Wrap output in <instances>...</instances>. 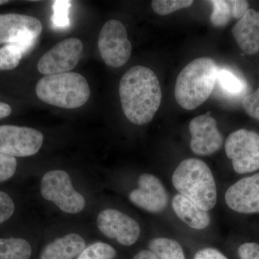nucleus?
I'll return each instance as SVG.
<instances>
[{"label": "nucleus", "mask_w": 259, "mask_h": 259, "mask_svg": "<svg viewBox=\"0 0 259 259\" xmlns=\"http://www.w3.org/2000/svg\"><path fill=\"white\" fill-rule=\"evenodd\" d=\"M119 94L122 111L135 125L151 122L161 105L159 80L146 66H133L126 71L120 79Z\"/></svg>", "instance_id": "f257e3e1"}, {"label": "nucleus", "mask_w": 259, "mask_h": 259, "mask_svg": "<svg viewBox=\"0 0 259 259\" xmlns=\"http://www.w3.org/2000/svg\"><path fill=\"white\" fill-rule=\"evenodd\" d=\"M218 67L208 57L191 61L177 76L175 95L177 103L192 110L207 101L216 84Z\"/></svg>", "instance_id": "f03ea898"}, {"label": "nucleus", "mask_w": 259, "mask_h": 259, "mask_svg": "<svg viewBox=\"0 0 259 259\" xmlns=\"http://www.w3.org/2000/svg\"><path fill=\"white\" fill-rule=\"evenodd\" d=\"M172 183L179 193L205 211L217 203L215 181L207 163L198 158L181 162L172 176Z\"/></svg>", "instance_id": "7ed1b4c3"}, {"label": "nucleus", "mask_w": 259, "mask_h": 259, "mask_svg": "<svg viewBox=\"0 0 259 259\" xmlns=\"http://www.w3.org/2000/svg\"><path fill=\"white\" fill-rule=\"evenodd\" d=\"M41 101L65 109H76L87 103L91 95L88 81L74 72L49 75L39 80L35 88Z\"/></svg>", "instance_id": "20e7f679"}, {"label": "nucleus", "mask_w": 259, "mask_h": 259, "mask_svg": "<svg viewBox=\"0 0 259 259\" xmlns=\"http://www.w3.org/2000/svg\"><path fill=\"white\" fill-rule=\"evenodd\" d=\"M40 192L63 212L76 214L84 208V197L73 187L69 175L62 170H53L42 177Z\"/></svg>", "instance_id": "39448f33"}, {"label": "nucleus", "mask_w": 259, "mask_h": 259, "mask_svg": "<svg viewBox=\"0 0 259 259\" xmlns=\"http://www.w3.org/2000/svg\"><path fill=\"white\" fill-rule=\"evenodd\" d=\"M227 156L240 175L259 169V134L240 129L228 136L225 144Z\"/></svg>", "instance_id": "423d86ee"}, {"label": "nucleus", "mask_w": 259, "mask_h": 259, "mask_svg": "<svg viewBox=\"0 0 259 259\" xmlns=\"http://www.w3.org/2000/svg\"><path fill=\"white\" fill-rule=\"evenodd\" d=\"M98 48L107 66L118 68L125 65L131 57L132 45L123 24L117 20L107 21L99 35Z\"/></svg>", "instance_id": "0eeeda50"}, {"label": "nucleus", "mask_w": 259, "mask_h": 259, "mask_svg": "<svg viewBox=\"0 0 259 259\" xmlns=\"http://www.w3.org/2000/svg\"><path fill=\"white\" fill-rule=\"evenodd\" d=\"M44 139V135L36 129L1 125L0 153L15 158L33 156L40 151Z\"/></svg>", "instance_id": "6e6552de"}, {"label": "nucleus", "mask_w": 259, "mask_h": 259, "mask_svg": "<svg viewBox=\"0 0 259 259\" xmlns=\"http://www.w3.org/2000/svg\"><path fill=\"white\" fill-rule=\"evenodd\" d=\"M79 39L71 37L62 40L48 51L37 62V69L45 76L62 74L74 69L83 51Z\"/></svg>", "instance_id": "1a4fd4ad"}, {"label": "nucleus", "mask_w": 259, "mask_h": 259, "mask_svg": "<svg viewBox=\"0 0 259 259\" xmlns=\"http://www.w3.org/2000/svg\"><path fill=\"white\" fill-rule=\"evenodd\" d=\"M99 230L107 238H114L123 245H134L139 240L141 228L134 218L114 209H107L99 214Z\"/></svg>", "instance_id": "9d476101"}, {"label": "nucleus", "mask_w": 259, "mask_h": 259, "mask_svg": "<svg viewBox=\"0 0 259 259\" xmlns=\"http://www.w3.org/2000/svg\"><path fill=\"white\" fill-rule=\"evenodd\" d=\"M190 132L192 139L190 148L199 156H209L217 152L223 144V135L218 128L215 119L211 112L197 116L191 120Z\"/></svg>", "instance_id": "9b49d317"}, {"label": "nucleus", "mask_w": 259, "mask_h": 259, "mask_svg": "<svg viewBox=\"0 0 259 259\" xmlns=\"http://www.w3.org/2000/svg\"><path fill=\"white\" fill-rule=\"evenodd\" d=\"M138 183L139 188L130 194L131 202L152 213L160 212L166 208L168 202V193L157 177L144 174L140 176Z\"/></svg>", "instance_id": "f8f14e48"}, {"label": "nucleus", "mask_w": 259, "mask_h": 259, "mask_svg": "<svg viewBox=\"0 0 259 259\" xmlns=\"http://www.w3.org/2000/svg\"><path fill=\"white\" fill-rule=\"evenodd\" d=\"M228 207L237 212L259 213V173L236 182L225 194Z\"/></svg>", "instance_id": "ddd939ff"}, {"label": "nucleus", "mask_w": 259, "mask_h": 259, "mask_svg": "<svg viewBox=\"0 0 259 259\" xmlns=\"http://www.w3.org/2000/svg\"><path fill=\"white\" fill-rule=\"evenodd\" d=\"M238 47L245 54L253 55L259 51V13L249 9L232 29Z\"/></svg>", "instance_id": "4468645a"}, {"label": "nucleus", "mask_w": 259, "mask_h": 259, "mask_svg": "<svg viewBox=\"0 0 259 259\" xmlns=\"http://www.w3.org/2000/svg\"><path fill=\"white\" fill-rule=\"evenodd\" d=\"M42 30L41 22L35 17L16 13L0 15V44H9L19 34L25 31L39 36Z\"/></svg>", "instance_id": "2eb2a0df"}, {"label": "nucleus", "mask_w": 259, "mask_h": 259, "mask_svg": "<svg viewBox=\"0 0 259 259\" xmlns=\"http://www.w3.org/2000/svg\"><path fill=\"white\" fill-rule=\"evenodd\" d=\"M85 247L82 237L70 233L46 245L40 259H74L81 254Z\"/></svg>", "instance_id": "dca6fc26"}, {"label": "nucleus", "mask_w": 259, "mask_h": 259, "mask_svg": "<svg viewBox=\"0 0 259 259\" xmlns=\"http://www.w3.org/2000/svg\"><path fill=\"white\" fill-rule=\"evenodd\" d=\"M172 208L181 221L193 229H205L210 223L208 212L201 209L182 194H177L174 197Z\"/></svg>", "instance_id": "f3484780"}, {"label": "nucleus", "mask_w": 259, "mask_h": 259, "mask_svg": "<svg viewBox=\"0 0 259 259\" xmlns=\"http://www.w3.org/2000/svg\"><path fill=\"white\" fill-rule=\"evenodd\" d=\"M32 248L23 238H0V259H30Z\"/></svg>", "instance_id": "a211bd4d"}, {"label": "nucleus", "mask_w": 259, "mask_h": 259, "mask_svg": "<svg viewBox=\"0 0 259 259\" xmlns=\"http://www.w3.org/2000/svg\"><path fill=\"white\" fill-rule=\"evenodd\" d=\"M150 250L160 259H186L182 245L166 238H156L149 243Z\"/></svg>", "instance_id": "6ab92c4d"}, {"label": "nucleus", "mask_w": 259, "mask_h": 259, "mask_svg": "<svg viewBox=\"0 0 259 259\" xmlns=\"http://www.w3.org/2000/svg\"><path fill=\"white\" fill-rule=\"evenodd\" d=\"M216 84L225 95L236 97L244 92L245 84L241 78L228 69H218ZM215 84V85H216Z\"/></svg>", "instance_id": "aec40b11"}, {"label": "nucleus", "mask_w": 259, "mask_h": 259, "mask_svg": "<svg viewBox=\"0 0 259 259\" xmlns=\"http://www.w3.org/2000/svg\"><path fill=\"white\" fill-rule=\"evenodd\" d=\"M212 5V13L210 21L216 28L226 26L231 18H233V11L231 1L226 0H212L209 1Z\"/></svg>", "instance_id": "412c9836"}, {"label": "nucleus", "mask_w": 259, "mask_h": 259, "mask_svg": "<svg viewBox=\"0 0 259 259\" xmlns=\"http://www.w3.org/2000/svg\"><path fill=\"white\" fill-rule=\"evenodd\" d=\"M115 256L116 250L111 245L97 242L85 248L76 259H113Z\"/></svg>", "instance_id": "4be33fe9"}, {"label": "nucleus", "mask_w": 259, "mask_h": 259, "mask_svg": "<svg viewBox=\"0 0 259 259\" xmlns=\"http://www.w3.org/2000/svg\"><path fill=\"white\" fill-rule=\"evenodd\" d=\"M23 58L18 48L7 44L0 48V71H8L16 68Z\"/></svg>", "instance_id": "5701e85b"}, {"label": "nucleus", "mask_w": 259, "mask_h": 259, "mask_svg": "<svg viewBox=\"0 0 259 259\" xmlns=\"http://www.w3.org/2000/svg\"><path fill=\"white\" fill-rule=\"evenodd\" d=\"M193 3L192 0H153L151 7L158 15H166L177 10L189 8Z\"/></svg>", "instance_id": "b1692460"}, {"label": "nucleus", "mask_w": 259, "mask_h": 259, "mask_svg": "<svg viewBox=\"0 0 259 259\" xmlns=\"http://www.w3.org/2000/svg\"><path fill=\"white\" fill-rule=\"evenodd\" d=\"M70 1H55L53 3V25L58 28H67L69 25V10Z\"/></svg>", "instance_id": "393cba45"}, {"label": "nucleus", "mask_w": 259, "mask_h": 259, "mask_svg": "<svg viewBox=\"0 0 259 259\" xmlns=\"http://www.w3.org/2000/svg\"><path fill=\"white\" fill-rule=\"evenodd\" d=\"M17 163L15 157L0 153V182L13 177L16 171Z\"/></svg>", "instance_id": "a878e982"}, {"label": "nucleus", "mask_w": 259, "mask_h": 259, "mask_svg": "<svg viewBox=\"0 0 259 259\" xmlns=\"http://www.w3.org/2000/svg\"><path fill=\"white\" fill-rule=\"evenodd\" d=\"M242 105L245 112L259 122V88L254 93L245 95Z\"/></svg>", "instance_id": "bb28decb"}, {"label": "nucleus", "mask_w": 259, "mask_h": 259, "mask_svg": "<svg viewBox=\"0 0 259 259\" xmlns=\"http://www.w3.org/2000/svg\"><path fill=\"white\" fill-rule=\"evenodd\" d=\"M14 211L13 199L5 192H0V224L10 219Z\"/></svg>", "instance_id": "cd10ccee"}, {"label": "nucleus", "mask_w": 259, "mask_h": 259, "mask_svg": "<svg viewBox=\"0 0 259 259\" xmlns=\"http://www.w3.org/2000/svg\"><path fill=\"white\" fill-rule=\"evenodd\" d=\"M241 259H259V245L255 243H246L238 248Z\"/></svg>", "instance_id": "c85d7f7f"}, {"label": "nucleus", "mask_w": 259, "mask_h": 259, "mask_svg": "<svg viewBox=\"0 0 259 259\" xmlns=\"http://www.w3.org/2000/svg\"><path fill=\"white\" fill-rule=\"evenodd\" d=\"M233 18L241 19L248 11L249 5L247 1L243 0H231Z\"/></svg>", "instance_id": "c756f323"}, {"label": "nucleus", "mask_w": 259, "mask_h": 259, "mask_svg": "<svg viewBox=\"0 0 259 259\" xmlns=\"http://www.w3.org/2000/svg\"><path fill=\"white\" fill-rule=\"evenodd\" d=\"M194 259H228L221 251L212 248H206L199 250Z\"/></svg>", "instance_id": "7c9ffc66"}, {"label": "nucleus", "mask_w": 259, "mask_h": 259, "mask_svg": "<svg viewBox=\"0 0 259 259\" xmlns=\"http://www.w3.org/2000/svg\"><path fill=\"white\" fill-rule=\"evenodd\" d=\"M134 259H160L151 250H141L135 255Z\"/></svg>", "instance_id": "2f4dec72"}, {"label": "nucleus", "mask_w": 259, "mask_h": 259, "mask_svg": "<svg viewBox=\"0 0 259 259\" xmlns=\"http://www.w3.org/2000/svg\"><path fill=\"white\" fill-rule=\"evenodd\" d=\"M11 112L12 108L10 105L5 102H0V119L8 117Z\"/></svg>", "instance_id": "473e14b6"}, {"label": "nucleus", "mask_w": 259, "mask_h": 259, "mask_svg": "<svg viewBox=\"0 0 259 259\" xmlns=\"http://www.w3.org/2000/svg\"><path fill=\"white\" fill-rule=\"evenodd\" d=\"M8 3H9V1H8V0H0V5H5Z\"/></svg>", "instance_id": "72a5a7b5"}]
</instances>
